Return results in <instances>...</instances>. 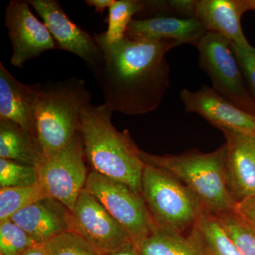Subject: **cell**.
<instances>
[{"label":"cell","mask_w":255,"mask_h":255,"mask_svg":"<svg viewBox=\"0 0 255 255\" xmlns=\"http://www.w3.org/2000/svg\"><path fill=\"white\" fill-rule=\"evenodd\" d=\"M114 0H86L85 3L87 6H91L95 9V11L99 13H103L107 8H110Z\"/></svg>","instance_id":"obj_30"},{"label":"cell","mask_w":255,"mask_h":255,"mask_svg":"<svg viewBox=\"0 0 255 255\" xmlns=\"http://www.w3.org/2000/svg\"><path fill=\"white\" fill-rule=\"evenodd\" d=\"M23 255H47V254L41 246H36L28 250Z\"/></svg>","instance_id":"obj_32"},{"label":"cell","mask_w":255,"mask_h":255,"mask_svg":"<svg viewBox=\"0 0 255 255\" xmlns=\"http://www.w3.org/2000/svg\"><path fill=\"white\" fill-rule=\"evenodd\" d=\"M104 255H140L137 251L136 247L134 246L133 243L124 247L119 251L112 252V253H107Z\"/></svg>","instance_id":"obj_31"},{"label":"cell","mask_w":255,"mask_h":255,"mask_svg":"<svg viewBox=\"0 0 255 255\" xmlns=\"http://www.w3.org/2000/svg\"><path fill=\"white\" fill-rule=\"evenodd\" d=\"M68 226L69 232L83 238L103 255L132 243L127 231L85 188L69 213Z\"/></svg>","instance_id":"obj_9"},{"label":"cell","mask_w":255,"mask_h":255,"mask_svg":"<svg viewBox=\"0 0 255 255\" xmlns=\"http://www.w3.org/2000/svg\"><path fill=\"white\" fill-rule=\"evenodd\" d=\"M135 247L140 255H207L190 234H179L158 227Z\"/></svg>","instance_id":"obj_19"},{"label":"cell","mask_w":255,"mask_h":255,"mask_svg":"<svg viewBox=\"0 0 255 255\" xmlns=\"http://www.w3.org/2000/svg\"><path fill=\"white\" fill-rule=\"evenodd\" d=\"M0 119L14 122L36 137L34 92L0 63Z\"/></svg>","instance_id":"obj_17"},{"label":"cell","mask_w":255,"mask_h":255,"mask_svg":"<svg viewBox=\"0 0 255 255\" xmlns=\"http://www.w3.org/2000/svg\"><path fill=\"white\" fill-rule=\"evenodd\" d=\"M112 113L105 103H90L82 110L79 132L86 160L92 170L124 183L141 195L145 164L129 132H120L114 127Z\"/></svg>","instance_id":"obj_2"},{"label":"cell","mask_w":255,"mask_h":255,"mask_svg":"<svg viewBox=\"0 0 255 255\" xmlns=\"http://www.w3.org/2000/svg\"><path fill=\"white\" fill-rule=\"evenodd\" d=\"M4 24L12 46L11 65L22 68L44 52L58 48L46 24L31 12L27 1L11 0L5 10Z\"/></svg>","instance_id":"obj_11"},{"label":"cell","mask_w":255,"mask_h":255,"mask_svg":"<svg viewBox=\"0 0 255 255\" xmlns=\"http://www.w3.org/2000/svg\"><path fill=\"white\" fill-rule=\"evenodd\" d=\"M36 246L27 233L11 220L0 222V255H23Z\"/></svg>","instance_id":"obj_25"},{"label":"cell","mask_w":255,"mask_h":255,"mask_svg":"<svg viewBox=\"0 0 255 255\" xmlns=\"http://www.w3.org/2000/svg\"><path fill=\"white\" fill-rule=\"evenodd\" d=\"M41 246L47 255H104L71 232L64 233Z\"/></svg>","instance_id":"obj_26"},{"label":"cell","mask_w":255,"mask_h":255,"mask_svg":"<svg viewBox=\"0 0 255 255\" xmlns=\"http://www.w3.org/2000/svg\"><path fill=\"white\" fill-rule=\"evenodd\" d=\"M39 184L35 166L0 158V189L26 187Z\"/></svg>","instance_id":"obj_24"},{"label":"cell","mask_w":255,"mask_h":255,"mask_svg":"<svg viewBox=\"0 0 255 255\" xmlns=\"http://www.w3.org/2000/svg\"><path fill=\"white\" fill-rule=\"evenodd\" d=\"M80 132L63 150L45 157L37 167L39 184L50 197L73 209L89 173Z\"/></svg>","instance_id":"obj_8"},{"label":"cell","mask_w":255,"mask_h":255,"mask_svg":"<svg viewBox=\"0 0 255 255\" xmlns=\"http://www.w3.org/2000/svg\"><path fill=\"white\" fill-rule=\"evenodd\" d=\"M179 96L185 112L199 114L220 130L255 135V115L241 110L214 89L203 86L196 92L184 89Z\"/></svg>","instance_id":"obj_12"},{"label":"cell","mask_w":255,"mask_h":255,"mask_svg":"<svg viewBox=\"0 0 255 255\" xmlns=\"http://www.w3.org/2000/svg\"><path fill=\"white\" fill-rule=\"evenodd\" d=\"M248 89L255 100V48L249 43H231Z\"/></svg>","instance_id":"obj_27"},{"label":"cell","mask_w":255,"mask_h":255,"mask_svg":"<svg viewBox=\"0 0 255 255\" xmlns=\"http://www.w3.org/2000/svg\"><path fill=\"white\" fill-rule=\"evenodd\" d=\"M207 31L196 18H179L155 15L144 19H132L125 36L133 40L176 41L195 46Z\"/></svg>","instance_id":"obj_15"},{"label":"cell","mask_w":255,"mask_h":255,"mask_svg":"<svg viewBox=\"0 0 255 255\" xmlns=\"http://www.w3.org/2000/svg\"><path fill=\"white\" fill-rule=\"evenodd\" d=\"M145 9L144 1L140 0H114L109 8L107 31L100 36L107 43L120 41L125 37L128 26L135 14H142Z\"/></svg>","instance_id":"obj_21"},{"label":"cell","mask_w":255,"mask_h":255,"mask_svg":"<svg viewBox=\"0 0 255 255\" xmlns=\"http://www.w3.org/2000/svg\"><path fill=\"white\" fill-rule=\"evenodd\" d=\"M95 38L104 63L94 78L112 112L140 115L156 110L170 87L166 54L181 43L176 41L123 39L109 43Z\"/></svg>","instance_id":"obj_1"},{"label":"cell","mask_w":255,"mask_h":255,"mask_svg":"<svg viewBox=\"0 0 255 255\" xmlns=\"http://www.w3.org/2000/svg\"><path fill=\"white\" fill-rule=\"evenodd\" d=\"M0 158L38 167L45 156L34 135L14 122L0 119Z\"/></svg>","instance_id":"obj_18"},{"label":"cell","mask_w":255,"mask_h":255,"mask_svg":"<svg viewBox=\"0 0 255 255\" xmlns=\"http://www.w3.org/2000/svg\"><path fill=\"white\" fill-rule=\"evenodd\" d=\"M189 234L200 244L207 255H241L216 216L204 210Z\"/></svg>","instance_id":"obj_20"},{"label":"cell","mask_w":255,"mask_h":255,"mask_svg":"<svg viewBox=\"0 0 255 255\" xmlns=\"http://www.w3.org/2000/svg\"><path fill=\"white\" fill-rule=\"evenodd\" d=\"M234 211L255 232V195L238 201Z\"/></svg>","instance_id":"obj_28"},{"label":"cell","mask_w":255,"mask_h":255,"mask_svg":"<svg viewBox=\"0 0 255 255\" xmlns=\"http://www.w3.org/2000/svg\"><path fill=\"white\" fill-rule=\"evenodd\" d=\"M85 189L127 231L134 246L140 244L157 227L142 195L124 183L92 170Z\"/></svg>","instance_id":"obj_7"},{"label":"cell","mask_w":255,"mask_h":255,"mask_svg":"<svg viewBox=\"0 0 255 255\" xmlns=\"http://www.w3.org/2000/svg\"><path fill=\"white\" fill-rule=\"evenodd\" d=\"M141 195L157 227L188 235L204 211L188 188L162 169L145 164Z\"/></svg>","instance_id":"obj_5"},{"label":"cell","mask_w":255,"mask_h":255,"mask_svg":"<svg viewBox=\"0 0 255 255\" xmlns=\"http://www.w3.org/2000/svg\"><path fill=\"white\" fill-rule=\"evenodd\" d=\"M36 135L45 157L63 150L80 130V115L92 95L83 79L31 84Z\"/></svg>","instance_id":"obj_3"},{"label":"cell","mask_w":255,"mask_h":255,"mask_svg":"<svg viewBox=\"0 0 255 255\" xmlns=\"http://www.w3.org/2000/svg\"><path fill=\"white\" fill-rule=\"evenodd\" d=\"M196 1V0H170L169 2L172 12L181 15L182 18H195Z\"/></svg>","instance_id":"obj_29"},{"label":"cell","mask_w":255,"mask_h":255,"mask_svg":"<svg viewBox=\"0 0 255 255\" xmlns=\"http://www.w3.org/2000/svg\"><path fill=\"white\" fill-rule=\"evenodd\" d=\"M50 197L40 184L26 187L0 189V222L44 198Z\"/></svg>","instance_id":"obj_22"},{"label":"cell","mask_w":255,"mask_h":255,"mask_svg":"<svg viewBox=\"0 0 255 255\" xmlns=\"http://www.w3.org/2000/svg\"><path fill=\"white\" fill-rule=\"evenodd\" d=\"M245 4L246 5L248 11L249 10L255 11V0H245Z\"/></svg>","instance_id":"obj_33"},{"label":"cell","mask_w":255,"mask_h":255,"mask_svg":"<svg viewBox=\"0 0 255 255\" xmlns=\"http://www.w3.org/2000/svg\"><path fill=\"white\" fill-rule=\"evenodd\" d=\"M225 154V145L209 153L195 150L157 155L139 152L144 163L177 179L195 195L204 211L214 216L234 211L238 203L228 186Z\"/></svg>","instance_id":"obj_4"},{"label":"cell","mask_w":255,"mask_h":255,"mask_svg":"<svg viewBox=\"0 0 255 255\" xmlns=\"http://www.w3.org/2000/svg\"><path fill=\"white\" fill-rule=\"evenodd\" d=\"M248 11L245 0H197L195 18L207 32L216 33L231 43H248L243 33L241 18Z\"/></svg>","instance_id":"obj_16"},{"label":"cell","mask_w":255,"mask_h":255,"mask_svg":"<svg viewBox=\"0 0 255 255\" xmlns=\"http://www.w3.org/2000/svg\"><path fill=\"white\" fill-rule=\"evenodd\" d=\"M195 46L199 53V67L211 78L213 89L241 110L255 115V100L231 42L218 33L207 32Z\"/></svg>","instance_id":"obj_6"},{"label":"cell","mask_w":255,"mask_h":255,"mask_svg":"<svg viewBox=\"0 0 255 255\" xmlns=\"http://www.w3.org/2000/svg\"><path fill=\"white\" fill-rule=\"evenodd\" d=\"M226 142L225 168L230 190L241 201L255 195V135L223 130Z\"/></svg>","instance_id":"obj_13"},{"label":"cell","mask_w":255,"mask_h":255,"mask_svg":"<svg viewBox=\"0 0 255 255\" xmlns=\"http://www.w3.org/2000/svg\"><path fill=\"white\" fill-rule=\"evenodd\" d=\"M43 19L58 48L81 58L95 76L102 68L104 54L95 36L73 22L57 0H28Z\"/></svg>","instance_id":"obj_10"},{"label":"cell","mask_w":255,"mask_h":255,"mask_svg":"<svg viewBox=\"0 0 255 255\" xmlns=\"http://www.w3.org/2000/svg\"><path fill=\"white\" fill-rule=\"evenodd\" d=\"M70 210L63 203L46 197L13 215L9 220L22 228L38 246L69 232Z\"/></svg>","instance_id":"obj_14"},{"label":"cell","mask_w":255,"mask_h":255,"mask_svg":"<svg viewBox=\"0 0 255 255\" xmlns=\"http://www.w3.org/2000/svg\"><path fill=\"white\" fill-rule=\"evenodd\" d=\"M215 216L240 254L255 255V232L234 211Z\"/></svg>","instance_id":"obj_23"}]
</instances>
